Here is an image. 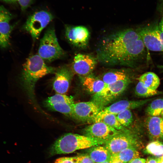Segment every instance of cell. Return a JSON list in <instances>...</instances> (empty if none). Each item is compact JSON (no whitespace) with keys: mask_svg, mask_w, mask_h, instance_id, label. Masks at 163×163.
Segmentation results:
<instances>
[{"mask_svg":"<svg viewBox=\"0 0 163 163\" xmlns=\"http://www.w3.org/2000/svg\"><path fill=\"white\" fill-rule=\"evenodd\" d=\"M130 81V79H129L106 84L101 92L93 95L92 101L102 109L120 95L125 90Z\"/></svg>","mask_w":163,"mask_h":163,"instance_id":"5b68a950","label":"cell"},{"mask_svg":"<svg viewBox=\"0 0 163 163\" xmlns=\"http://www.w3.org/2000/svg\"><path fill=\"white\" fill-rule=\"evenodd\" d=\"M130 79L129 74L125 70H117L107 72L102 77L106 84H112L119 81Z\"/></svg>","mask_w":163,"mask_h":163,"instance_id":"44dd1931","label":"cell"},{"mask_svg":"<svg viewBox=\"0 0 163 163\" xmlns=\"http://www.w3.org/2000/svg\"><path fill=\"white\" fill-rule=\"evenodd\" d=\"M130 110H124L116 115L118 121L124 127L130 125L133 122V115Z\"/></svg>","mask_w":163,"mask_h":163,"instance_id":"4316f807","label":"cell"},{"mask_svg":"<svg viewBox=\"0 0 163 163\" xmlns=\"http://www.w3.org/2000/svg\"><path fill=\"white\" fill-rule=\"evenodd\" d=\"M153 98L138 101L121 100L111 105L104 107L98 113L100 114L107 113L117 115L126 109H132L142 107L152 100Z\"/></svg>","mask_w":163,"mask_h":163,"instance_id":"9a60e30c","label":"cell"},{"mask_svg":"<svg viewBox=\"0 0 163 163\" xmlns=\"http://www.w3.org/2000/svg\"><path fill=\"white\" fill-rule=\"evenodd\" d=\"M160 39L163 45V17L161 18L158 23Z\"/></svg>","mask_w":163,"mask_h":163,"instance_id":"d6a6232c","label":"cell"},{"mask_svg":"<svg viewBox=\"0 0 163 163\" xmlns=\"http://www.w3.org/2000/svg\"><path fill=\"white\" fill-rule=\"evenodd\" d=\"M53 18V15L47 11L36 12L29 17L23 28L30 34L34 40L37 39L41 31Z\"/></svg>","mask_w":163,"mask_h":163,"instance_id":"52a82bcc","label":"cell"},{"mask_svg":"<svg viewBox=\"0 0 163 163\" xmlns=\"http://www.w3.org/2000/svg\"><path fill=\"white\" fill-rule=\"evenodd\" d=\"M34 0H17L21 10L24 11L32 4Z\"/></svg>","mask_w":163,"mask_h":163,"instance_id":"f546056e","label":"cell"},{"mask_svg":"<svg viewBox=\"0 0 163 163\" xmlns=\"http://www.w3.org/2000/svg\"><path fill=\"white\" fill-rule=\"evenodd\" d=\"M163 110V97L153 100L145 110L148 116L158 117Z\"/></svg>","mask_w":163,"mask_h":163,"instance_id":"cb8c5ba5","label":"cell"},{"mask_svg":"<svg viewBox=\"0 0 163 163\" xmlns=\"http://www.w3.org/2000/svg\"><path fill=\"white\" fill-rule=\"evenodd\" d=\"M96 63V59L91 55L78 53L74 57L72 70L80 78L84 77L90 75Z\"/></svg>","mask_w":163,"mask_h":163,"instance_id":"7c38bea8","label":"cell"},{"mask_svg":"<svg viewBox=\"0 0 163 163\" xmlns=\"http://www.w3.org/2000/svg\"><path fill=\"white\" fill-rule=\"evenodd\" d=\"M92 101L75 103L71 117L81 121H93L101 110Z\"/></svg>","mask_w":163,"mask_h":163,"instance_id":"30bf717a","label":"cell"},{"mask_svg":"<svg viewBox=\"0 0 163 163\" xmlns=\"http://www.w3.org/2000/svg\"><path fill=\"white\" fill-rule=\"evenodd\" d=\"M135 92L137 96L142 97H149L163 93L161 91L153 90L145 87L139 81L136 86Z\"/></svg>","mask_w":163,"mask_h":163,"instance_id":"d4e9b609","label":"cell"},{"mask_svg":"<svg viewBox=\"0 0 163 163\" xmlns=\"http://www.w3.org/2000/svg\"><path fill=\"white\" fill-rule=\"evenodd\" d=\"M158 163H163V155L158 158Z\"/></svg>","mask_w":163,"mask_h":163,"instance_id":"74e56055","label":"cell"},{"mask_svg":"<svg viewBox=\"0 0 163 163\" xmlns=\"http://www.w3.org/2000/svg\"><path fill=\"white\" fill-rule=\"evenodd\" d=\"M147 131L154 140H163V118L148 116L145 120Z\"/></svg>","mask_w":163,"mask_h":163,"instance_id":"2e32d148","label":"cell"},{"mask_svg":"<svg viewBox=\"0 0 163 163\" xmlns=\"http://www.w3.org/2000/svg\"><path fill=\"white\" fill-rule=\"evenodd\" d=\"M101 163H110V160L105 161H104V162H102Z\"/></svg>","mask_w":163,"mask_h":163,"instance_id":"ab89813d","label":"cell"},{"mask_svg":"<svg viewBox=\"0 0 163 163\" xmlns=\"http://www.w3.org/2000/svg\"><path fill=\"white\" fill-rule=\"evenodd\" d=\"M56 71L55 68L47 66L38 55H34L30 56L23 64L21 79L25 88L32 94L39 79Z\"/></svg>","mask_w":163,"mask_h":163,"instance_id":"3957f363","label":"cell"},{"mask_svg":"<svg viewBox=\"0 0 163 163\" xmlns=\"http://www.w3.org/2000/svg\"><path fill=\"white\" fill-rule=\"evenodd\" d=\"M73 98L65 94H56L48 97L44 104L49 109L71 117L74 104Z\"/></svg>","mask_w":163,"mask_h":163,"instance_id":"9c48e42d","label":"cell"},{"mask_svg":"<svg viewBox=\"0 0 163 163\" xmlns=\"http://www.w3.org/2000/svg\"><path fill=\"white\" fill-rule=\"evenodd\" d=\"M80 78L83 86L89 92L93 95L101 92L106 85L102 80L90 75Z\"/></svg>","mask_w":163,"mask_h":163,"instance_id":"e0dca14e","label":"cell"},{"mask_svg":"<svg viewBox=\"0 0 163 163\" xmlns=\"http://www.w3.org/2000/svg\"><path fill=\"white\" fill-rule=\"evenodd\" d=\"M139 155L140 154L136 148L131 147L124 149L117 154L111 156L124 163H128L132 160L139 157Z\"/></svg>","mask_w":163,"mask_h":163,"instance_id":"603a6c76","label":"cell"},{"mask_svg":"<svg viewBox=\"0 0 163 163\" xmlns=\"http://www.w3.org/2000/svg\"><path fill=\"white\" fill-rule=\"evenodd\" d=\"M79 156L73 157H63L56 159L55 163H79Z\"/></svg>","mask_w":163,"mask_h":163,"instance_id":"f1b7e54d","label":"cell"},{"mask_svg":"<svg viewBox=\"0 0 163 163\" xmlns=\"http://www.w3.org/2000/svg\"><path fill=\"white\" fill-rule=\"evenodd\" d=\"M158 67L161 69V71L163 72V65H158Z\"/></svg>","mask_w":163,"mask_h":163,"instance_id":"f35d334b","label":"cell"},{"mask_svg":"<svg viewBox=\"0 0 163 163\" xmlns=\"http://www.w3.org/2000/svg\"><path fill=\"white\" fill-rule=\"evenodd\" d=\"M156 9L161 17H163V0H158Z\"/></svg>","mask_w":163,"mask_h":163,"instance_id":"1f68e13d","label":"cell"},{"mask_svg":"<svg viewBox=\"0 0 163 163\" xmlns=\"http://www.w3.org/2000/svg\"><path fill=\"white\" fill-rule=\"evenodd\" d=\"M93 122V123L98 122L103 123L109 126L120 131H123L126 129H125V127L118 121L116 115L113 114H98Z\"/></svg>","mask_w":163,"mask_h":163,"instance_id":"d6986e66","label":"cell"},{"mask_svg":"<svg viewBox=\"0 0 163 163\" xmlns=\"http://www.w3.org/2000/svg\"><path fill=\"white\" fill-rule=\"evenodd\" d=\"M136 29L146 48L152 51L163 52L158 24H149Z\"/></svg>","mask_w":163,"mask_h":163,"instance_id":"ba28073f","label":"cell"},{"mask_svg":"<svg viewBox=\"0 0 163 163\" xmlns=\"http://www.w3.org/2000/svg\"><path fill=\"white\" fill-rule=\"evenodd\" d=\"M4 2L9 3H14L17 2V0H1Z\"/></svg>","mask_w":163,"mask_h":163,"instance_id":"8d00e7d4","label":"cell"},{"mask_svg":"<svg viewBox=\"0 0 163 163\" xmlns=\"http://www.w3.org/2000/svg\"><path fill=\"white\" fill-rule=\"evenodd\" d=\"M65 35L71 44L76 47L83 48L88 43L90 33L88 29L83 26H66Z\"/></svg>","mask_w":163,"mask_h":163,"instance_id":"4fadbf2b","label":"cell"},{"mask_svg":"<svg viewBox=\"0 0 163 163\" xmlns=\"http://www.w3.org/2000/svg\"><path fill=\"white\" fill-rule=\"evenodd\" d=\"M79 163H95L90 157L88 155H83L79 156Z\"/></svg>","mask_w":163,"mask_h":163,"instance_id":"4dcf8cb0","label":"cell"},{"mask_svg":"<svg viewBox=\"0 0 163 163\" xmlns=\"http://www.w3.org/2000/svg\"><path fill=\"white\" fill-rule=\"evenodd\" d=\"M110 163H124L111 156L110 160Z\"/></svg>","mask_w":163,"mask_h":163,"instance_id":"d590c367","label":"cell"},{"mask_svg":"<svg viewBox=\"0 0 163 163\" xmlns=\"http://www.w3.org/2000/svg\"><path fill=\"white\" fill-rule=\"evenodd\" d=\"M13 16L4 6L0 5V22H8L12 19Z\"/></svg>","mask_w":163,"mask_h":163,"instance_id":"83f0119b","label":"cell"},{"mask_svg":"<svg viewBox=\"0 0 163 163\" xmlns=\"http://www.w3.org/2000/svg\"><path fill=\"white\" fill-rule=\"evenodd\" d=\"M122 131L117 130L103 123H94L84 129L85 135L105 142Z\"/></svg>","mask_w":163,"mask_h":163,"instance_id":"8fae6325","label":"cell"},{"mask_svg":"<svg viewBox=\"0 0 163 163\" xmlns=\"http://www.w3.org/2000/svg\"><path fill=\"white\" fill-rule=\"evenodd\" d=\"M87 155L95 163H101L109 160L111 156L106 147L101 145L91 148Z\"/></svg>","mask_w":163,"mask_h":163,"instance_id":"ac0fdd59","label":"cell"},{"mask_svg":"<svg viewBox=\"0 0 163 163\" xmlns=\"http://www.w3.org/2000/svg\"><path fill=\"white\" fill-rule=\"evenodd\" d=\"M145 48L136 29L129 28L103 38L97 50V57L106 65L133 67L144 58Z\"/></svg>","mask_w":163,"mask_h":163,"instance_id":"6da1fadb","label":"cell"},{"mask_svg":"<svg viewBox=\"0 0 163 163\" xmlns=\"http://www.w3.org/2000/svg\"><path fill=\"white\" fill-rule=\"evenodd\" d=\"M146 161V163H158V158L149 156L147 158Z\"/></svg>","mask_w":163,"mask_h":163,"instance_id":"836d02e7","label":"cell"},{"mask_svg":"<svg viewBox=\"0 0 163 163\" xmlns=\"http://www.w3.org/2000/svg\"><path fill=\"white\" fill-rule=\"evenodd\" d=\"M145 152L146 153L161 157L163 155V143L157 140L150 142L146 145Z\"/></svg>","mask_w":163,"mask_h":163,"instance_id":"484cf974","label":"cell"},{"mask_svg":"<svg viewBox=\"0 0 163 163\" xmlns=\"http://www.w3.org/2000/svg\"><path fill=\"white\" fill-rule=\"evenodd\" d=\"M146 161L145 159L138 157L132 160L128 163H145Z\"/></svg>","mask_w":163,"mask_h":163,"instance_id":"e575fe53","label":"cell"},{"mask_svg":"<svg viewBox=\"0 0 163 163\" xmlns=\"http://www.w3.org/2000/svg\"><path fill=\"white\" fill-rule=\"evenodd\" d=\"M53 88L57 94H65L68 91L73 72L66 66H63L56 71Z\"/></svg>","mask_w":163,"mask_h":163,"instance_id":"5bb4252c","label":"cell"},{"mask_svg":"<svg viewBox=\"0 0 163 163\" xmlns=\"http://www.w3.org/2000/svg\"><path fill=\"white\" fill-rule=\"evenodd\" d=\"M38 54L43 60L48 62L60 58L65 55L58 43L54 28L48 29L40 40Z\"/></svg>","mask_w":163,"mask_h":163,"instance_id":"277c9868","label":"cell"},{"mask_svg":"<svg viewBox=\"0 0 163 163\" xmlns=\"http://www.w3.org/2000/svg\"><path fill=\"white\" fill-rule=\"evenodd\" d=\"M105 143L85 135L67 133L55 142L51 148L50 154L52 155L69 154L77 150L89 148Z\"/></svg>","mask_w":163,"mask_h":163,"instance_id":"7a4b0ae2","label":"cell"},{"mask_svg":"<svg viewBox=\"0 0 163 163\" xmlns=\"http://www.w3.org/2000/svg\"><path fill=\"white\" fill-rule=\"evenodd\" d=\"M161 115L162 117L163 118V110L162 111L161 114Z\"/></svg>","mask_w":163,"mask_h":163,"instance_id":"60d3db41","label":"cell"},{"mask_svg":"<svg viewBox=\"0 0 163 163\" xmlns=\"http://www.w3.org/2000/svg\"><path fill=\"white\" fill-rule=\"evenodd\" d=\"M14 28V25L8 22H0V48L5 49L10 46V37L11 33Z\"/></svg>","mask_w":163,"mask_h":163,"instance_id":"ffe728a7","label":"cell"},{"mask_svg":"<svg viewBox=\"0 0 163 163\" xmlns=\"http://www.w3.org/2000/svg\"><path fill=\"white\" fill-rule=\"evenodd\" d=\"M138 140V136L135 133L126 129L107 141L105 147L113 155L126 148L131 147L136 148Z\"/></svg>","mask_w":163,"mask_h":163,"instance_id":"8992f818","label":"cell"},{"mask_svg":"<svg viewBox=\"0 0 163 163\" xmlns=\"http://www.w3.org/2000/svg\"><path fill=\"white\" fill-rule=\"evenodd\" d=\"M138 80L145 87L154 90H157L160 84L159 77L152 72H147L143 74L138 78Z\"/></svg>","mask_w":163,"mask_h":163,"instance_id":"7402d4cb","label":"cell"}]
</instances>
